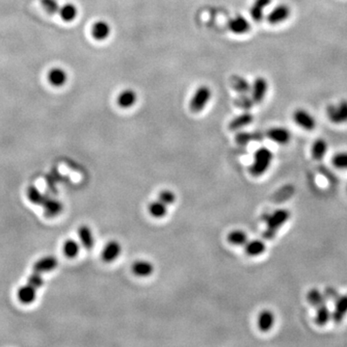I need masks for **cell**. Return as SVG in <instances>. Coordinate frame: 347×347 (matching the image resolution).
<instances>
[{
  "label": "cell",
  "instance_id": "obj_23",
  "mask_svg": "<svg viewBox=\"0 0 347 347\" xmlns=\"http://www.w3.org/2000/svg\"><path fill=\"white\" fill-rule=\"evenodd\" d=\"M271 3V0H255L251 7V17L255 21H260L263 19L264 9Z\"/></svg>",
  "mask_w": 347,
  "mask_h": 347
},
{
  "label": "cell",
  "instance_id": "obj_5",
  "mask_svg": "<svg viewBox=\"0 0 347 347\" xmlns=\"http://www.w3.org/2000/svg\"><path fill=\"white\" fill-rule=\"evenodd\" d=\"M122 251L123 248L119 241H108L101 251V260L106 263H112L119 259Z\"/></svg>",
  "mask_w": 347,
  "mask_h": 347
},
{
  "label": "cell",
  "instance_id": "obj_19",
  "mask_svg": "<svg viewBox=\"0 0 347 347\" xmlns=\"http://www.w3.org/2000/svg\"><path fill=\"white\" fill-rule=\"evenodd\" d=\"M136 100H137V95L131 89H125L124 91H122L117 97L118 106L124 109L134 106Z\"/></svg>",
  "mask_w": 347,
  "mask_h": 347
},
{
  "label": "cell",
  "instance_id": "obj_18",
  "mask_svg": "<svg viewBox=\"0 0 347 347\" xmlns=\"http://www.w3.org/2000/svg\"><path fill=\"white\" fill-rule=\"evenodd\" d=\"M47 217H55L63 211V203L56 199H52L46 196L45 202L42 204Z\"/></svg>",
  "mask_w": 347,
  "mask_h": 347
},
{
  "label": "cell",
  "instance_id": "obj_20",
  "mask_svg": "<svg viewBox=\"0 0 347 347\" xmlns=\"http://www.w3.org/2000/svg\"><path fill=\"white\" fill-rule=\"evenodd\" d=\"M253 121H254L253 115L250 112L246 111L240 115L236 116L234 119H232L229 124V128L231 130H239L241 128L250 125Z\"/></svg>",
  "mask_w": 347,
  "mask_h": 347
},
{
  "label": "cell",
  "instance_id": "obj_15",
  "mask_svg": "<svg viewBox=\"0 0 347 347\" xmlns=\"http://www.w3.org/2000/svg\"><path fill=\"white\" fill-rule=\"evenodd\" d=\"M58 266V260L53 256L44 257L37 260L33 265V270H37L41 273H48L55 269Z\"/></svg>",
  "mask_w": 347,
  "mask_h": 347
},
{
  "label": "cell",
  "instance_id": "obj_13",
  "mask_svg": "<svg viewBox=\"0 0 347 347\" xmlns=\"http://www.w3.org/2000/svg\"><path fill=\"white\" fill-rule=\"evenodd\" d=\"M228 27L232 33L242 35V34L249 32L251 25L247 19L239 15V16H236V17H234V18L229 20Z\"/></svg>",
  "mask_w": 347,
  "mask_h": 347
},
{
  "label": "cell",
  "instance_id": "obj_12",
  "mask_svg": "<svg viewBox=\"0 0 347 347\" xmlns=\"http://www.w3.org/2000/svg\"><path fill=\"white\" fill-rule=\"evenodd\" d=\"M258 328L260 332L267 333L275 324V316L270 309H262L258 316Z\"/></svg>",
  "mask_w": 347,
  "mask_h": 347
},
{
  "label": "cell",
  "instance_id": "obj_32",
  "mask_svg": "<svg viewBox=\"0 0 347 347\" xmlns=\"http://www.w3.org/2000/svg\"><path fill=\"white\" fill-rule=\"evenodd\" d=\"M27 198H28L29 202L37 205H42L45 202L46 196L43 195L36 186L30 185L27 188Z\"/></svg>",
  "mask_w": 347,
  "mask_h": 347
},
{
  "label": "cell",
  "instance_id": "obj_33",
  "mask_svg": "<svg viewBox=\"0 0 347 347\" xmlns=\"http://www.w3.org/2000/svg\"><path fill=\"white\" fill-rule=\"evenodd\" d=\"M44 284L43 279V273L39 272L37 270H33V273L29 276L26 285L34 290H38Z\"/></svg>",
  "mask_w": 347,
  "mask_h": 347
},
{
  "label": "cell",
  "instance_id": "obj_14",
  "mask_svg": "<svg viewBox=\"0 0 347 347\" xmlns=\"http://www.w3.org/2000/svg\"><path fill=\"white\" fill-rule=\"evenodd\" d=\"M347 315V295H340L335 301V308L332 313V319L335 323H340Z\"/></svg>",
  "mask_w": 347,
  "mask_h": 347
},
{
  "label": "cell",
  "instance_id": "obj_37",
  "mask_svg": "<svg viewBox=\"0 0 347 347\" xmlns=\"http://www.w3.org/2000/svg\"><path fill=\"white\" fill-rule=\"evenodd\" d=\"M256 134H251L248 132H239L235 136V141L240 145L248 144L252 140H256Z\"/></svg>",
  "mask_w": 347,
  "mask_h": 347
},
{
  "label": "cell",
  "instance_id": "obj_34",
  "mask_svg": "<svg viewBox=\"0 0 347 347\" xmlns=\"http://www.w3.org/2000/svg\"><path fill=\"white\" fill-rule=\"evenodd\" d=\"M332 163L337 169L347 170V152H341L335 154L332 158Z\"/></svg>",
  "mask_w": 347,
  "mask_h": 347
},
{
  "label": "cell",
  "instance_id": "obj_9",
  "mask_svg": "<svg viewBox=\"0 0 347 347\" xmlns=\"http://www.w3.org/2000/svg\"><path fill=\"white\" fill-rule=\"evenodd\" d=\"M290 16V9L286 4H280L272 10L267 16V21L272 25L280 24L281 22L287 20Z\"/></svg>",
  "mask_w": 347,
  "mask_h": 347
},
{
  "label": "cell",
  "instance_id": "obj_10",
  "mask_svg": "<svg viewBox=\"0 0 347 347\" xmlns=\"http://www.w3.org/2000/svg\"><path fill=\"white\" fill-rule=\"evenodd\" d=\"M266 136L271 141L279 145H286L289 143L291 139V133L289 129L285 127H272L266 131Z\"/></svg>",
  "mask_w": 347,
  "mask_h": 347
},
{
  "label": "cell",
  "instance_id": "obj_8",
  "mask_svg": "<svg viewBox=\"0 0 347 347\" xmlns=\"http://www.w3.org/2000/svg\"><path fill=\"white\" fill-rule=\"evenodd\" d=\"M131 272L136 277L147 278L153 275L154 271V264L147 260H136L131 264Z\"/></svg>",
  "mask_w": 347,
  "mask_h": 347
},
{
  "label": "cell",
  "instance_id": "obj_28",
  "mask_svg": "<svg viewBox=\"0 0 347 347\" xmlns=\"http://www.w3.org/2000/svg\"><path fill=\"white\" fill-rule=\"evenodd\" d=\"M36 294H37V291L31 289L29 286L25 284L24 286H22L19 289L18 298H19L20 303H22L24 305H29V304L34 302V300L36 298Z\"/></svg>",
  "mask_w": 347,
  "mask_h": 347
},
{
  "label": "cell",
  "instance_id": "obj_24",
  "mask_svg": "<svg viewBox=\"0 0 347 347\" xmlns=\"http://www.w3.org/2000/svg\"><path fill=\"white\" fill-rule=\"evenodd\" d=\"M307 301L308 304H310L313 307L318 308L325 305L327 299L325 297L324 293H322L320 290L311 289L307 293Z\"/></svg>",
  "mask_w": 347,
  "mask_h": 347
},
{
  "label": "cell",
  "instance_id": "obj_36",
  "mask_svg": "<svg viewBox=\"0 0 347 347\" xmlns=\"http://www.w3.org/2000/svg\"><path fill=\"white\" fill-rule=\"evenodd\" d=\"M234 103H235V106L240 107L242 109H245V110H249L252 108V106L255 105L252 97H248L246 96V94H241L240 96L236 97L234 99Z\"/></svg>",
  "mask_w": 347,
  "mask_h": 347
},
{
  "label": "cell",
  "instance_id": "obj_16",
  "mask_svg": "<svg viewBox=\"0 0 347 347\" xmlns=\"http://www.w3.org/2000/svg\"><path fill=\"white\" fill-rule=\"evenodd\" d=\"M243 247H244L245 254L252 258L260 257L266 250L265 243L260 239L248 240Z\"/></svg>",
  "mask_w": 347,
  "mask_h": 347
},
{
  "label": "cell",
  "instance_id": "obj_31",
  "mask_svg": "<svg viewBox=\"0 0 347 347\" xmlns=\"http://www.w3.org/2000/svg\"><path fill=\"white\" fill-rule=\"evenodd\" d=\"M59 12H60L61 19L65 20V21H72L77 18V7L72 3H67V4L63 5L59 9Z\"/></svg>",
  "mask_w": 347,
  "mask_h": 347
},
{
  "label": "cell",
  "instance_id": "obj_7",
  "mask_svg": "<svg viewBox=\"0 0 347 347\" xmlns=\"http://www.w3.org/2000/svg\"><path fill=\"white\" fill-rule=\"evenodd\" d=\"M294 122L305 130H314L316 128V120L308 111L304 109H297L293 114Z\"/></svg>",
  "mask_w": 347,
  "mask_h": 347
},
{
  "label": "cell",
  "instance_id": "obj_38",
  "mask_svg": "<svg viewBox=\"0 0 347 347\" xmlns=\"http://www.w3.org/2000/svg\"><path fill=\"white\" fill-rule=\"evenodd\" d=\"M42 3L45 7V9L48 11V13L53 14L59 11V5H58L56 0H42Z\"/></svg>",
  "mask_w": 347,
  "mask_h": 347
},
{
  "label": "cell",
  "instance_id": "obj_22",
  "mask_svg": "<svg viewBox=\"0 0 347 347\" xmlns=\"http://www.w3.org/2000/svg\"><path fill=\"white\" fill-rule=\"evenodd\" d=\"M67 78V73L60 67H54L48 73V80L53 86H63L66 83Z\"/></svg>",
  "mask_w": 347,
  "mask_h": 347
},
{
  "label": "cell",
  "instance_id": "obj_4",
  "mask_svg": "<svg viewBox=\"0 0 347 347\" xmlns=\"http://www.w3.org/2000/svg\"><path fill=\"white\" fill-rule=\"evenodd\" d=\"M328 118L336 125H343L347 123V100L342 99L337 105H331L327 107Z\"/></svg>",
  "mask_w": 347,
  "mask_h": 347
},
{
  "label": "cell",
  "instance_id": "obj_26",
  "mask_svg": "<svg viewBox=\"0 0 347 347\" xmlns=\"http://www.w3.org/2000/svg\"><path fill=\"white\" fill-rule=\"evenodd\" d=\"M231 86L239 94H247L251 91L252 86L247 79L240 76H232L231 77Z\"/></svg>",
  "mask_w": 347,
  "mask_h": 347
},
{
  "label": "cell",
  "instance_id": "obj_6",
  "mask_svg": "<svg viewBox=\"0 0 347 347\" xmlns=\"http://www.w3.org/2000/svg\"><path fill=\"white\" fill-rule=\"evenodd\" d=\"M268 90V82L264 77H257L252 85L251 92H252V99L254 100L255 105H259L263 101L264 97L266 96Z\"/></svg>",
  "mask_w": 347,
  "mask_h": 347
},
{
  "label": "cell",
  "instance_id": "obj_30",
  "mask_svg": "<svg viewBox=\"0 0 347 347\" xmlns=\"http://www.w3.org/2000/svg\"><path fill=\"white\" fill-rule=\"evenodd\" d=\"M80 252V244L74 239H67L63 245V253L67 259H76Z\"/></svg>",
  "mask_w": 347,
  "mask_h": 347
},
{
  "label": "cell",
  "instance_id": "obj_17",
  "mask_svg": "<svg viewBox=\"0 0 347 347\" xmlns=\"http://www.w3.org/2000/svg\"><path fill=\"white\" fill-rule=\"evenodd\" d=\"M110 25L105 20H97L93 25L91 29L92 36L96 41H103L110 35Z\"/></svg>",
  "mask_w": 347,
  "mask_h": 347
},
{
  "label": "cell",
  "instance_id": "obj_35",
  "mask_svg": "<svg viewBox=\"0 0 347 347\" xmlns=\"http://www.w3.org/2000/svg\"><path fill=\"white\" fill-rule=\"evenodd\" d=\"M157 199L165 203L166 205H172L177 200L176 194L170 189H163L158 193Z\"/></svg>",
  "mask_w": 347,
  "mask_h": 347
},
{
  "label": "cell",
  "instance_id": "obj_2",
  "mask_svg": "<svg viewBox=\"0 0 347 347\" xmlns=\"http://www.w3.org/2000/svg\"><path fill=\"white\" fill-rule=\"evenodd\" d=\"M273 160V153L267 148H260L254 154V161L251 165L250 173L253 177H260L267 172Z\"/></svg>",
  "mask_w": 347,
  "mask_h": 347
},
{
  "label": "cell",
  "instance_id": "obj_1",
  "mask_svg": "<svg viewBox=\"0 0 347 347\" xmlns=\"http://www.w3.org/2000/svg\"><path fill=\"white\" fill-rule=\"evenodd\" d=\"M290 212L285 209H280L269 214L266 218V230L264 231V237L266 239H273L277 231L289 221Z\"/></svg>",
  "mask_w": 347,
  "mask_h": 347
},
{
  "label": "cell",
  "instance_id": "obj_11",
  "mask_svg": "<svg viewBox=\"0 0 347 347\" xmlns=\"http://www.w3.org/2000/svg\"><path fill=\"white\" fill-rule=\"evenodd\" d=\"M77 232H78V237H79L81 246L85 250H93L95 247L96 240H95L94 232L92 231V229L87 225H83L79 227Z\"/></svg>",
  "mask_w": 347,
  "mask_h": 347
},
{
  "label": "cell",
  "instance_id": "obj_3",
  "mask_svg": "<svg viewBox=\"0 0 347 347\" xmlns=\"http://www.w3.org/2000/svg\"><path fill=\"white\" fill-rule=\"evenodd\" d=\"M212 97V90L210 89V87L201 86L199 87L190 100L189 103V107L190 110L194 112V113H199L203 110L204 106L207 105V102L210 101Z\"/></svg>",
  "mask_w": 347,
  "mask_h": 347
},
{
  "label": "cell",
  "instance_id": "obj_21",
  "mask_svg": "<svg viewBox=\"0 0 347 347\" xmlns=\"http://www.w3.org/2000/svg\"><path fill=\"white\" fill-rule=\"evenodd\" d=\"M148 212L153 218L162 219L168 213V205H166L165 203L157 199L156 201H153L149 204Z\"/></svg>",
  "mask_w": 347,
  "mask_h": 347
},
{
  "label": "cell",
  "instance_id": "obj_29",
  "mask_svg": "<svg viewBox=\"0 0 347 347\" xmlns=\"http://www.w3.org/2000/svg\"><path fill=\"white\" fill-rule=\"evenodd\" d=\"M316 309H317V314H316V318H315L316 324L318 326H321V327L325 326L330 321V319L332 318V313L328 308L327 304L316 308Z\"/></svg>",
  "mask_w": 347,
  "mask_h": 347
},
{
  "label": "cell",
  "instance_id": "obj_27",
  "mask_svg": "<svg viewBox=\"0 0 347 347\" xmlns=\"http://www.w3.org/2000/svg\"><path fill=\"white\" fill-rule=\"evenodd\" d=\"M328 151L327 142L324 139L319 138L311 146V156L315 160H321Z\"/></svg>",
  "mask_w": 347,
  "mask_h": 347
},
{
  "label": "cell",
  "instance_id": "obj_25",
  "mask_svg": "<svg viewBox=\"0 0 347 347\" xmlns=\"http://www.w3.org/2000/svg\"><path fill=\"white\" fill-rule=\"evenodd\" d=\"M227 240L233 246H244L249 239L245 231L242 230H232L228 233Z\"/></svg>",
  "mask_w": 347,
  "mask_h": 347
},
{
  "label": "cell",
  "instance_id": "obj_39",
  "mask_svg": "<svg viewBox=\"0 0 347 347\" xmlns=\"http://www.w3.org/2000/svg\"><path fill=\"white\" fill-rule=\"evenodd\" d=\"M324 295L327 300H332V301H336L340 295L337 292V289L333 287H327L325 290H324Z\"/></svg>",
  "mask_w": 347,
  "mask_h": 347
}]
</instances>
